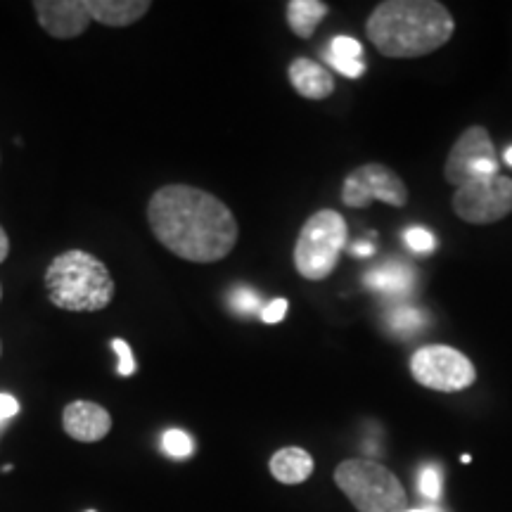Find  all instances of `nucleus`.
I'll return each mask as SVG.
<instances>
[{"label": "nucleus", "instance_id": "1", "mask_svg": "<svg viewBox=\"0 0 512 512\" xmlns=\"http://www.w3.org/2000/svg\"><path fill=\"white\" fill-rule=\"evenodd\" d=\"M147 221L171 254L192 264L226 259L240 235L233 211L219 197L183 183L164 185L150 197Z\"/></svg>", "mask_w": 512, "mask_h": 512}, {"label": "nucleus", "instance_id": "2", "mask_svg": "<svg viewBox=\"0 0 512 512\" xmlns=\"http://www.w3.org/2000/svg\"><path fill=\"white\" fill-rule=\"evenodd\" d=\"M453 31L451 12L437 0H387L366 22L368 41L392 60L430 55L451 41Z\"/></svg>", "mask_w": 512, "mask_h": 512}, {"label": "nucleus", "instance_id": "3", "mask_svg": "<svg viewBox=\"0 0 512 512\" xmlns=\"http://www.w3.org/2000/svg\"><path fill=\"white\" fill-rule=\"evenodd\" d=\"M48 299L57 309L72 313H95L107 309L114 299V278L98 256L69 249L50 261L46 278Z\"/></svg>", "mask_w": 512, "mask_h": 512}, {"label": "nucleus", "instance_id": "4", "mask_svg": "<svg viewBox=\"0 0 512 512\" xmlns=\"http://www.w3.org/2000/svg\"><path fill=\"white\" fill-rule=\"evenodd\" d=\"M335 482L358 512H406L408 496L399 479L375 460H344Z\"/></svg>", "mask_w": 512, "mask_h": 512}, {"label": "nucleus", "instance_id": "5", "mask_svg": "<svg viewBox=\"0 0 512 512\" xmlns=\"http://www.w3.org/2000/svg\"><path fill=\"white\" fill-rule=\"evenodd\" d=\"M347 245V221L332 209L316 211L299 230L294 245V268L306 280H325L335 271Z\"/></svg>", "mask_w": 512, "mask_h": 512}, {"label": "nucleus", "instance_id": "6", "mask_svg": "<svg viewBox=\"0 0 512 512\" xmlns=\"http://www.w3.org/2000/svg\"><path fill=\"white\" fill-rule=\"evenodd\" d=\"M411 375L422 387L434 389V392H463L472 387L477 380V370L463 351L444 347V344H432L422 347L411 358Z\"/></svg>", "mask_w": 512, "mask_h": 512}, {"label": "nucleus", "instance_id": "7", "mask_svg": "<svg viewBox=\"0 0 512 512\" xmlns=\"http://www.w3.org/2000/svg\"><path fill=\"white\" fill-rule=\"evenodd\" d=\"M498 176L496 147L484 126H470L453 143L444 164V178L456 188L465 183Z\"/></svg>", "mask_w": 512, "mask_h": 512}, {"label": "nucleus", "instance_id": "8", "mask_svg": "<svg viewBox=\"0 0 512 512\" xmlns=\"http://www.w3.org/2000/svg\"><path fill=\"white\" fill-rule=\"evenodd\" d=\"M453 211L458 219L472 226H491L512 214V181L505 176H491L484 181L465 183L453 195Z\"/></svg>", "mask_w": 512, "mask_h": 512}, {"label": "nucleus", "instance_id": "9", "mask_svg": "<svg viewBox=\"0 0 512 512\" xmlns=\"http://www.w3.org/2000/svg\"><path fill=\"white\" fill-rule=\"evenodd\" d=\"M342 202L351 209H366L373 202H384L389 207H406L408 188L399 174L380 162L358 166L344 178Z\"/></svg>", "mask_w": 512, "mask_h": 512}, {"label": "nucleus", "instance_id": "10", "mask_svg": "<svg viewBox=\"0 0 512 512\" xmlns=\"http://www.w3.org/2000/svg\"><path fill=\"white\" fill-rule=\"evenodd\" d=\"M34 10L43 31L62 41L81 36L93 19L88 0H38Z\"/></svg>", "mask_w": 512, "mask_h": 512}, {"label": "nucleus", "instance_id": "11", "mask_svg": "<svg viewBox=\"0 0 512 512\" xmlns=\"http://www.w3.org/2000/svg\"><path fill=\"white\" fill-rule=\"evenodd\" d=\"M62 427L69 437L83 444L105 439L112 430V415L93 401H72L62 413Z\"/></svg>", "mask_w": 512, "mask_h": 512}, {"label": "nucleus", "instance_id": "12", "mask_svg": "<svg viewBox=\"0 0 512 512\" xmlns=\"http://www.w3.org/2000/svg\"><path fill=\"white\" fill-rule=\"evenodd\" d=\"M287 74H290L294 91L306 100H325L335 93V79L328 69L320 67L318 62L306 60V57L294 60Z\"/></svg>", "mask_w": 512, "mask_h": 512}, {"label": "nucleus", "instance_id": "13", "mask_svg": "<svg viewBox=\"0 0 512 512\" xmlns=\"http://www.w3.org/2000/svg\"><path fill=\"white\" fill-rule=\"evenodd\" d=\"M366 285L370 290L384 294V297H411L415 287V271L403 261H387V264L373 268L366 275Z\"/></svg>", "mask_w": 512, "mask_h": 512}, {"label": "nucleus", "instance_id": "14", "mask_svg": "<svg viewBox=\"0 0 512 512\" xmlns=\"http://www.w3.org/2000/svg\"><path fill=\"white\" fill-rule=\"evenodd\" d=\"M150 8V0H88V10L95 22L112 29L131 27L138 19H143Z\"/></svg>", "mask_w": 512, "mask_h": 512}, {"label": "nucleus", "instance_id": "15", "mask_svg": "<svg viewBox=\"0 0 512 512\" xmlns=\"http://www.w3.org/2000/svg\"><path fill=\"white\" fill-rule=\"evenodd\" d=\"M268 467H271V475L278 479L280 484L292 486V484H302L311 477L313 458L309 451H304V448L285 446L273 453Z\"/></svg>", "mask_w": 512, "mask_h": 512}, {"label": "nucleus", "instance_id": "16", "mask_svg": "<svg viewBox=\"0 0 512 512\" xmlns=\"http://www.w3.org/2000/svg\"><path fill=\"white\" fill-rule=\"evenodd\" d=\"M323 57L330 67H335L339 74L349 76V79H358V76L366 74V64H363V48H361V43L351 36L332 38Z\"/></svg>", "mask_w": 512, "mask_h": 512}, {"label": "nucleus", "instance_id": "17", "mask_svg": "<svg viewBox=\"0 0 512 512\" xmlns=\"http://www.w3.org/2000/svg\"><path fill=\"white\" fill-rule=\"evenodd\" d=\"M328 10V3H320V0H290L287 3V24H290L294 36L311 38L318 24L328 15Z\"/></svg>", "mask_w": 512, "mask_h": 512}, {"label": "nucleus", "instance_id": "18", "mask_svg": "<svg viewBox=\"0 0 512 512\" xmlns=\"http://www.w3.org/2000/svg\"><path fill=\"white\" fill-rule=\"evenodd\" d=\"M387 325L392 328V332L403 337H411L415 332H420L427 325L425 313L418 309H411V306H396V309L389 311L387 316Z\"/></svg>", "mask_w": 512, "mask_h": 512}, {"label": "nucleus", "instance_id": "19", "mask_svg": "<svg viewBox=\"0 0 512 512\" xmlns=\"http://www.w3.org/2000/svg\"><path fill=\"white\" fill-rule=\"evenodd\" d=\"M162 446L171 458H188L192 456V451H195V446H192V437L183 430L164 432Z\"/></svg>", "mask_w": 512, "mask_h": 512}, {"label": "nucleus", "instance_id": "20", "mask_svg": "<svg viewBox=\"0 0 512 512\" xmlns=\"http://www.w3.org/2000/svg\"><path fill=\"white\" fill-rule=\"evenodd\" d=\"M403 240H406V245L411 247L415 254H432L434 249H437V238H434L430 230L420 226L408 228L406 233H403Z\"/></svg>", "mask_w": 512, "mask_h": 512}, {"label": "nucleus", "instance_id": "21", "mask_svg": "<svg viewBox=\"0 0 512 512\" xmlns=\"http://www.w3.org/2000/svg\"><path fill=\"white\" fill-rule=\"evenodd\" d=\"M418 486H420L422 496L430 498V501H439V496H441V472H439V467H434V465L422 467L420 477H418Z\"/></svg>", "mask_w": 512, "mask_h": 512}, {"label": "nucleus", "instance_id": "22", "mask_svg": "<svg viewBox=\"0 0 512 512\" xmlns=\"http://www.w3.org/2000/svg\"><path fill=\"white\" fill-rule=\"evenodd\" d=\"M230 306H233V311L240 313V316H249V313L261 309L259 294L247 290V287H238V290L230 292Z\"/></svg>", "mask_w": 512, "mask_h": 512}, {"label": "nucleus", "instance_id": "23", "mask_svg": "<svg viewBox=\"0 0 512 512\" xmlns=\"http://www.w3.org/2000/svg\"><path fill=\"white\" fill-rule=\"evenodd\" d=\"M112 349L117 351L119 356V366H117V373L121 377H131L133 373H136V358H133V351L131 347H128V342H124V339H112Z\"/></svg>", "mask_w": 512, "mask_h": 512}, {"label": "nucleus", "instance_id": "24", "mask_svg": "<svg viewBox=\"0 0 512 512\" xmlns=\"http://www.w3.org/2000/svg\"><path fill=\"white\" fill-rule=\"evenodd\" d=\"M287 306H290V304H287V299H273L271 304L261 309V320H264V323H268V325L280 323V320L287 316Z\"/></svg>", "mask_w": 512, "mask_h": 512}, {"label": "nucleus", "instance_id": "25", "mask_svg": "<svg viewBox=\"0 0 512 512\" xmlns=\"http://www.w3.org/2000/svg\"><path fill=\"white\" fill-rule=\"evenodd\" d=\"M19 413V401L10 394H0V422L15 418Z\"/></svg>", "mask_w": 512, "mask_h": 512}, {"label": "nucleus", "instance_id": "26", "mask_svg": "<svg viewBox=\"0 0 512 512\" xmlns=\"http://www.w3.org/2000/svg\"><path fill=\"white\" fill-rule=\"evenodd\" d=\"M351 254H354V256H373L375 245H373V242H356V245L351 247Z\"/></svg>", "mask_w": 512, "mask_h": 512}, {"label": "nucleus", "instance_id": "27", "mask_svg": "<svg viewBox=\"0 0 512 512\" xmlns=\"http://www.w3.org/2000/svg\"><path fill=\"white\" fill-rule=\"evenodd\" d=\"M8 254H10V238L8 233H5V228L0 226V264L8 259Z\"/></svg>", "mask_w": 512, "mask_h": 512}, {"label": "nucleus", "instance_id": "28", "mask_svg": "<svg viewBox=\"0 0 512 512\" xmlns=\"http://www.w3.org/2000/svg\"><path fill=\"white\" fill-rule=\"evenodd\" d=\"M406 512H441L439 508H418V510H406Z\"/></svg>", "mask_w": 512, "mask_h": 512}, {"label": "nucleus", "instance_id": "29", "mask_svg": "<svg viewBox=\"0 0 512 512\" xmlns=\"http://www.w3.org/2000/svg\"><path fill=\"white\" fill-rule=\"evenodd\" d=\"M505 162L512 166V147H508V150H505Z\"/></svg>", "mask_w": 512, "mask_h": 512}, {"label": "nucleus", "instance_id": "30", "mask_svg": "<svg viewBox=\"0 0 512 512\" xmlns=\"http://www.w3.org/2000/svg\"><path fill=\"white\" fill-rule=\"evenodd\" d=\"M0 356H3V342H0Z\"/></svg>", "mask_w": 512, "mask_h": 512}, {"label": "nucleus", "instance_id": "31", "mask_svg": "<svg viewBox=\"0 0 512 512\" xmlns=\"http://www.w3.org/2000/svg\"><path fill=\"white\" fill-rule=\"evenodd\" d=\"M0 299H3V285H0Z\"/></svg>", "mask_w": 512, "mask_h": 512}, {"label": "nucleus", "instance_id": "32", "mask_svg": "<svg viewBox=\"0 0 512 512\" xmlns=\"http://www.w3.org/2000/svg\"><path fill=\"white\" fill-rule=\"evenodd\" d=\"M88 512H95V510H88Z\"/></svg>", "mask_w": 512, "mask_h": 512}]
</instances>
